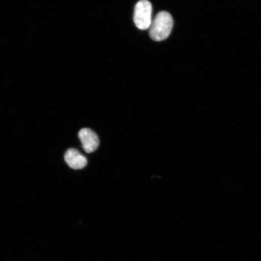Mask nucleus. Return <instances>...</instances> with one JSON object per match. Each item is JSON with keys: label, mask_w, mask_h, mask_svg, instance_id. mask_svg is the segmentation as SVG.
<instances>
[{"label": "nucleus", "mask_w": 261, "mask_h": 261, "mask_svg": "<svg viewBox=\"0 0 261 261\" xmlns=\"http://www.w3.org/2000/svg\"><path fill=\"white\" fill-rule=\"evenodd\" d=\"M152 7L148 0H140L135 6L134 21L140 30H146L151 24Z\"/></svg>", "instance_id": "obj_2"}, {"label": "nucleus", "mask_w": 261, "mask_h": 261, "mask_svg": "<svg viewBox=\"0 0 261 261\" xmlns=\"http://www.w3.org/2000/svg\"><path fill=\"white\" fill-rule=\"evenodd\" d=\"M64 159L69 167L73 169H81L87 165V159L77 150L71 148L65 153Z\"/></svg>", "instance_id": "obj_4"}, {"label": "nucleus", "mask_w": 261, "mask_h": 261, "mask_svg": "<svg viewBox=\"0 0 261 261\" xmlns=\"http://www.w3.org/2000/svg\"><path fill=\"white\" fill-rule=\"evenodd\" d=\"M78 137L85 151L91 153L95 151L99 147L100 141L97 134L90 128H83L80 130Z\"/></svg>", "instance_id": "obj_3"}, {"label": "nucleus", "mask_w": 261, "mask_h": 261, "mask_svg": "<svg viewBox=\"0 0 261 261\" xmlns=\"http://www.w3.org/2000/svg\"><path fill=\"white\" fill-rule=\"evenodd\" d=\"M173 25L174 21L169 13L165 11L159 12L150 25V37L155 41L166 40L171 34Z\"/></svg>", "instance_id": "obj_1"}]
</instances>
